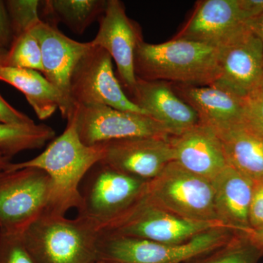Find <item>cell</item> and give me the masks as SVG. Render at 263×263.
<instances>
[{
  "mask_svg": "<svg viewBox=\"0 0 263 263\" xmlns=\"http://www.w3.org/2000/svg\"><path fill=\"white\" fill-rule=\"evenodd\" d=\"M67 122L65 131L52 140L42 153L29 160L12 162L7 168L35 167L46 172L51 181L46 212L54 215L65 216L71 209L80 208L81 183L104 157L103 145L87 146L81 141L73 116H69Z\"/></svg>",
  "mask_w": 263,
  "mask_h": 263,
  "instance_id": "1",
  "label": "cell"
},
{
  "mask_svg": "<svg viewBox=\"0 0 263 263\" xmlns=\"http://www.w3.org/2000/svg\"><path fill=\"white\" fill-rule=\"evenodd\" d=\"M219 58V48L204 43L174 37L159 44L142 41L135 54V72L143 80L211 86L218 75Z\"/></svg>",
  "mask_w": 263,
  "mask_h": 263,
  "instance_id": "2",
  "label": "cell"
},
{
  "mask_svg": "<svg viewBox=\"0 0 263 263\" xmlns=\"http://www.w3.org/2000/svg\"><path fill=\"white\" fill-rule=\"evenodd\" d=\"M100 234L96 224L81 216L45 212L23 237L36 263H91L98 259Z\"/></svg>",
  "mask_w": 263,
  "mask_h": 263,
  "instance_id": "3",
  "label": "cell"
},
{
  "mask_svg": "<svg viewBox=\"0 0 263 263\" xmlns=\"http://www.w3.org/2000/svg\"><path fill=\"white\" fill-rule=\"evenodd\" d=\"M239 235L226 227H217L183 243H166L101 233L98 259L118 263L187 262L221 248Z\"/></svg>",
  "mask_w": 263,
  "mask_h": 263,
  "instance_id": "4",
  "label": "cell"
},
{
  "mask_svg": "<svg viewBox=\"0 0 263 263\" xmlns=\"http://www.w3.org/2000/svg\"><path fill=\"white\" fill-rule=\"evenodd\" d=\"M84 181L78 216L94 223L100 231L136 205L147 193L149 183L101 162Z\"/></svg>",
  "mask_w": 263,
  "mask_h": 263,
  "instance_id": "5",
  "label": "cell"
},
{
  "mask_svg": "<svg viewBox=\"0 0 263 263\" xmlns=\"http://www.w3.org/2000/svg\"><path fill=\"white\" fill-rule=\"evenodd\" d=\"M146 195L159 206L183 219L221 223L216 215L212 181L190 172L175 161L149 181Z\"/></svg>",
  "mask_w": 263,
  "mask_h": 263,
  "instance_id": "6",
  "label": "cell"
},
{
  "mask_svg": "<svg viewBox=\"0 0 263 263\" xmlns=\"http://www.w3.org/2000/svg\"><path fill=\"white\" fill-rule=\"evenodd\" d=\"M51 181L42 170L0 171V233L23 234L46 212Z\"/></svg>",
  "mask_w": 263,
  "mask_h": 263,
  "instance_id": "7",
  "label": "cell"
},
{
  "mask_svg": "<svg viewBox=\"0 0 263 263\" xmlns=\"http://www.w3.org/2000/svg\"><path fill=\"white\" fill-rule=\"evenodd\" d=\"M217 227L226 226L219 222L183 219L159 206L146 194L124 215L104 227L101 233L159 243H181Z\"/></svg>",
  "mask_w": 263,
  "mask_h": 263,
  "instance_id": "8",
  "label": "cell"
},
{
  "mask_svg": "<svg viewBox=\"0 0 263 263\" xmlns=\"http://www.w3.org/2000/svg\"><path fill=\"white\" fill-rule=\"evenodd\" d=\"M70 98L72 108L106 105L123 111L147 115L123 89L114 73L110 54L93 45L74 69L70 79Z\"/></svg>",
  "mask_w": 263,
  "mask_h": 263,
  "instance_id": "9",
  "label": "cell"
},
{
  "mask_svg": "<svg viewBox=\"0 0 263 263\" xmlns=\"http://www.w3.org/2000/svg\"><path fill=\"white\" fill-rule=\"evenodd\" d=\"M70 115L75 119L79 138L87 146L138 137L173 136L167 128L148 116L106 105L73 106Z\"/></svg>",
  "mask_w": 263,
  "mask_h": 263,
  "instance_id": "10",
  "label": "cell"
},
{
  "mask_svg": "<svg viewBox=\"0 0 263 263\" xmlns=\"http://www.w3.org/2000/svg\"><path fill=\"white\" fill-rule=\"evenodd\" d=\"M262 78L263 46L246 27L219 48V71L211 86L245 99L259 91Z\"/></svg>",
  "mask_w": 263,
  "mask_h": 263,
  "instance_id": "11",
  "label": "cell"
},
{
  "mask_svg": "<svg viewBox=\"0 0 263 263\" xmlns=\"http://www.w3.org/2000/svg\"><path fill=\"white\" fill-rule=\"evenodd\" d=\"M142 41L141 27L128 17L122 2L107 0L106 8L100 18L98 32L90 42L110 54L117 65L118 79L129 95L136 87L135 54Z\"/></svg>",
  "mask_w": 263,
  "mask_h": 263,
  "instance_id": "12",
  "label": "cell"
},
{
  "mask_svg": "<svg viewBox=\"0 0 263 263\" xmlns=\"http://www.w3.org/2000/svg\"><path fill=\"white\" fill-rule=\"evenodd\" d=\"M171 137H138L103 143L101 162L125 174L151 181L174 161Z\"/></svg>",
  "mask_w": 263,
  "mask_h": 263,
  "instance_id": "13",
  "label": "cell"
},
{
  "mask_svg": "<svg viewBox=\"0 0 263 263\" xmlns=\"http://www.w3.org/2000/svg\"><path fill=\"white\" fill-rule=\"evenodd\" d=\"M30 31L41 47L43 75L60 91L68 117L72 110L70 98L71 76L77 64L92 45L91 42L74 41L63 34L56 26L43 21Z\"/></svg>",
  "mask_w": 263,
  "mask_h": 263,
  "instance_id": "14",
  "label": "cell"
},
{
  "mask_svg": "<svg viewBox=\"0 0 263 263\" xmlns=\"http://www.w3.org/2000/svg\"><path fill=\"white\" fill-rule=\"evenodd\" d=\"M246 27L237 0H202L174 38L220 48Z\"/></svg>",
  "mask_w": 263,
  "mask_h": 263,
  "instance_id": "15",
  "label": "cell"
},
{
  "mask_svg": "<svg viewBox=\"0 0 263 263\" xmlns=\"http://www.w3.org/2000/svg\"><path fill=\"white\" fill-rule=\"evenodd\" d=\"M147 115L167 128L173 136L200 124L195 110L163 81H147L137 78L136 87L128 96Z\"/></svg>",
  "mask_w": 263,
  "mask_h": 263,
  "instance_id": "16",
  "label": "cell"
},
{
  "mask_svg": "<svg viewBox=\"0 0 263 263\" xmlns=\"http://www.w3.org/2000/svg\"><path fill=\"white\" fill-rule=\"evenodd\" d=\"M171 141L175 162L197 176L212 181L228 166L220 138L209 126L200 123Z\"/></svg>",
  "mask_w": 263,
  "mask_h": 263,
  "instance_id": "17",
  "label": "cell"
},
{
  "mask_svg": "<svg viewBox=\"0 0 263 263\" xmlns=\"http://www.w3.org/2000/svg\"><path fill=\"white\" fill-rule=\"evenodd\" d=\"M176 85L175 91L195 110L202 124L215 130L245 124V99L209 85Z\"/></svg>",
  "mask_w": 263,
  "mask_h": 263,
  "instance_id": "18",
  "label": "cell"
},
{
  "mask_svg": "<svg viewBox=\"0 0 263 263\" xmlns=\"http://www.w3.org/2000/svg\"><path fill=\"white\" fill-rule=\"evenodd\" d=\"M254 182L229 165L212 181L218 220L238 234L247 235L252 231L249 208Z\"/></svg>",
  "mask_w": 263,
  "mask_h": 263,
  "instance_id": "19",
  "label": "cell"
},
{
  "mask_svg": "<svg viewBox=\"0 0 263 263\" xmlns=\"http://www.w3.org/2000/svg\"><path fill=\"white\" fill-rule=\"evenodd\" d=\"M0 81L24 94L40 120L51 117L57 109L67 119V108L61 94L41 72L0 65Z\"/></svg>",
  "mask_w": 263,
  "mask_h": 263,
  "instance_id": "20",
  "label": "cell"
},
{
  "mask_svg": "<svg viewBox=\"0 0 263 263\" xmlns=\"http://www.w3.org/2000/svg\"><path fill=\"white\" fill-rule=\"evenodd\" d=\"M215 131L228 165L254 181L263 180V138L245 124Z\"/></svg>",
  "mask_w": 263,
  "mask_h": 263,
  "instance_id": "21",
  "label": "cell"
},
{
  "mask_svg": "<svg viewBox=\"0 0 263 263\" xmlns=\"http://www.w3.org/2000/svg\"><path fill=\"white\" fill-rule=\"evenodd\" d=\"M107 0H46L41 1L43 22L56 26L62 23L77 34H84L103 15Z\"/></svg>",
  "mask_w": 263,
  "mask_h": 263,
  "instance_id": "22",
  "label": "cell"
},
{
  "mask_svg": "<svg viewBox=\"0 0 263 263\" xmlns=\"http://www.w3.org/2000/svg\"><path fill=\"white\" fill-rule=\"evenodd\" d=\"M55 136L54 129L44 124L14 125L0 123V152L12 159L24 151L43 148Z\"/></svg>",
  "mask_w": 263,
  "mask_h": 263,
  "instance_id": "23",
  "label": "cell"
},
{
  "mask_svg": "<svg viewBox=\"0 0 263 263\" xmlns=\"http://www.w3.org/2000/svg\"><path fill=\"white\" fill-rule=\"evenodd\" d=\"M0 65L30 69L43 73L41 47L31 31L13 40Z\"/></svg>",
  "mask_w": 263,
  "mask_h": 263,
  "instance_id": "24",
  "label": "cell"
},
{
  "mask_svg": "<svg viewBox=\"0 0 263 263\" xmlns=\"http://www.w3.org/2000/svg\"><path fill=\"white\" fill-rule=\"evenodd\" d=\"M263 253L247 235H237L228 245L188 263H258Z\"/></svg>",
  "mask_w": 263,
  "mask_h": 263,
  "instance_id": "25",
  "label": "cell"
},
{
  "mask_svg": "<svg viewBox=\"0 0 263 263\" xmlns=\"http://www.w3.org/2000/svg\"><path fill=\"white\" fill-rule=\"evenodd\" d=\"M39 0H6L5 1L9 16L13 39L29 32L41 22Z\"/></svg>",
  "mask_w": 263,
  "mask_h": 263,
  "instance_id": "26",
  "label": "cell"
},
{
  "mask_svg": "<svg viewBox=\"0 0 263 263\" xmlns=\"http://www.w3.org/2000/svg\"><path fill=\"white\" fill-rule=\"evenodd\" d=\"M0 263H36L23 234L0 233Z\"/></svg>",
  "mask_w": 263,
  "mask_h": 263,
  "instance_id": "27",
  "label": "cell"
},
{
  "mask_svg": "<svg viewBox=\"0 0 263 263\" xmlns=\"http://www.w3.org/2000/svg\"><path fill=\"white\" fill-rule=\"evenodd\" d=\"M245 126L263 138V91H257L245 99Z\"/></svg>",
  "mask_w": 263,
  "mask_h": 263,
  "instance_id": "28",
  "label": "cell"
},
{
  "mask_svg": "<svg viewBox=\"0 0 263 263\" xmlns=\"http://www.w3.org/2000/svg\"><path fill=\"white\" fill-rule=\"evenodd\" d=\"M249 219L252 230L263 226V180L254 182Z\"/></svg>",
  "mask_w": 263,
  "mask_h": 263,
  "instance_id": "29",
  "label": "cell"
},
{
  "mask_svg": "<svg viewBox=\"0 0 263 263\" xmlns=\"http://www.w3.org/2000/svg\"><path fill=\"white\" fill-rule=\"evenodd\" d=\"M0 123L14 125H31L35 124L25 114L12 106L0 94Z\"/></svg>",
  "mask_w": 263,
  "mask_h": 263,
  "instance_id": "30",
  "label": "cell"
},
{
  "mask_svg": "<svg viewBox=\"0 0 263 263\" xmlns=\"http://www.w3.org/2000/svg\"><path fill=\"white\" fill-rule=\"evenodd\" d=\"M13 35L5 1L0 0V50L8 51Z\"/></svg>",
  "mask_w": 263,
  "mask_h": 263,
  "instance_id": "31",
  "label": "cell"
},
{
  "mask_svg": "<svg viewBox=\"0 0 263 263\" xmlns=\"http://www.w3.org/2000/svg\"><path fill=\"white\" fill-rule=\"evenodd\" d=\"M240 16L245 24L263 13V0H237Z\"/></svg>",
  "mask_w": 263,
  "mask_h": 263,
  "instance_id": "32",
  "label": "cell"
},
{
  "mask_svg": "<svg viewBox=\"0 0 263 263\" xmlns=\"http://www.w3.org/2000/svg\"><path fill=\"white\" fill-rule=\"evenodd\" d=\"M246 25L251 32L259 38L263 46V13L257 18L249 21Z\"/></svg>",
  "mask_w": 263,
  "mask_h": 263,
  "instance_id": "33",
  "label": "cell"
},
{
  "mask_svg": "<svg viewBox=\"0 0 263 263\" xmlns=\"http://www.w3.org/2000/svg\"><path fill=\"white\" fill-rule=\"evenodd\" d=\"M251 243L255 246L263 253V226L257 229L252 230L247 235Z\"/></svg>",
  "mask_w": 263,
  "mask_h": 263,
  "instance_id": "34",
  "label": "cell"
},
{
  "mask_svg": "<svg viewBox=\"0 0 263 263\" xmlns=\"http://www.w3.org/2000/svg\"><path fill=\"white\" fill-rule=\"evenodd\" d=\"M12 163L11 158L0 152V171H5Z\"/></svg>",
  "mask_w": 263,
  "mask_h": 263,
  "instance_id": "35",
  "label": "cell"
},
{
  "mask_svg": "<svg viewBox=\"0 0 263 263\" xmlns=\"http://www.w3.org/2000/svg\"><path fill=\"white\" fill-rule=\"evenodd\" d=\"M91 263H118L116 262H113V261L106 260V259H98L94 261Z\"/></svg>",
  "mask_w": 263,
  "mask_h": 263,
  "instance_id": "36",
  "label": "cell"
},
{
  "mask_svg": "<svg viewBox=\"0 0 263 263\" xmlns=\"http://www.w3.org/2000/svg\"><path fill=\"white\" fill-rule=\"evenodd\" d=\"M6 52L7 51H4V50H0V62H1L2 60H3V57L5 56Z\"/></svg>",
  "mask_w": 263,
  "mask_h": 263,
  "instance_id": "37",
  "label": "cell"
},
{
  "mask_svg": "<svg viewBox=\"0 0 263 263\" xmlns=\"http://www.w3.org/2000/svg\"><path fill=\"white\" fill-rule=\"evenodd\" d=\"M259 91H263V78L262 83H261L260 87H259Z\"/></svg>",
  "mask_w": 263,
  "mask_h": 263,
  "instance_id": "38",
  "label": "cell"
}]
</instances>
